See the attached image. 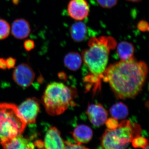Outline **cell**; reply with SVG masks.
Instances as JSON below:
<instances>
[{"mask_svg": "<svg viewBox=\"0 0 149 149\" xmlns=\"http://www.w3.org/2000/svg\"><path fill=\"white\" fill-rule=\"evenodd\" d=\"M87 113L90 121L96 127L103 125L107 119V112L100 104L90 105Z\"/></svg>", "mask_w": 149, "mask_h": 149, "instance_id": "9", "label": "cell"}, {"mask_svg": "<svg viewBox=\"0 0 149 149\" xmlns=\"http://www.w3.org/2000/svg\"><path fill=\"white\" fill-rule=\"evenodd\" d=\"M7 68L6 60L3 58H0V68L5 69Z\"/></svg>", "mask_w": 149, "mask_h": 149, "instance_id": "26", "label": "cell"}, {"mask_svg": "<svg viewBox=\"0 0 149 149\" xmlns=\"http://www.w3.org/2000/svg\"><path fill=\"white\" fill-rule=\"evenodd\" d=\"M75 90L61 83L53 82L47 86L42 99L46 111L51 116L64 113L72 103Z\"/></svg>", "mask_w": 149, "mask_h": 149, "instance_id": "3", "label": "cell"}, {"mask_svg": "<svg viewBox=\"0 0 149 149\" xmlns=\"http://www.w3.org/2000/svg\"><path fill=\"white\" fill-rule=\"evenodd\" d=\"M45 149H64V143L59 130L50 127L46 132L44 142Z\"/></svg>", "mask_w": 149, "mask_h": 149, "instance_id": "10", "label": "cell"}, {"mask_svg": "<svg viewBox=\"0 0 149 149\" xmlns=\"http://www.w3.org/2000/svg\"><path fill=\"white\" fill-rule=\"evenodd\" d=\"M64 149H89L78 144L72 143L69 141H65Z\"/></svg>", "mask_w": 149, "mask_h": 149, "instance_id": "21", "label": "cell"}, {"mask_svg": "<svg viewBox=\"0 0 149 149\" xmlns=\"http://www.w3.org/2000/svg\"><path fill=\"white\" fill-rule=\"evenodd\" d=\"M24 49L27 51H30L34 49L35 47L34 41L31 40H27L24 41Z\"/></svg>", "mask_w": 149, "mask_h": 149, "instance_id": "24", "label": "cell"}, {"mask_svg": "<svg viewBox=\"0 0 149 149\" xmlns=\"http://www.w3.org/2000/svg\"><path fill=\"white\" fill-rule=\"evenodd\" d=\"M141 132L139 124L123 120L114 129L106 130L101 139L102 147L104 149H125Z\"/></svg>", "mask_w": 149, "mask_h": 149, "instance_id": "4", "label": "cell"}, {"mask_svg": "<svg viewBox=\"0 0 149 149\" xmlns=\"http://www.w3.org/2000/svg\"><path fill=\"white\" fill-rule=\"evenodd\" d=\"M6 63L7 67L8 69L12 68L14 66L15 64L16 60L13 58L10 57L6 60Z\"/></svg>", "mask_w": 149, "mask_h": 149, "instance_id": "25", "label": "cell"}, {"mask_svg": "<svg viewBox=\"0 0 149 149\" xmlns=\"http://www.w3.org/2000/svg\"><path fill=\"white\" fill-rule=\"evenodd\" d=\"M1 143L3 149H35L34 142L21 135Z\"/></svg>", "mask_w": 149, "mask_h": 149, "instance_id": "11", "label": "cell"}, {"mask_svg": "<svg viewBox=\"0 0 149 149\" xmlns=\"http://www.w3.org/2000/svg\"><path fill=\"white\" fill-rule=\"evenodd\" d=\"M10 30V27L8 22L4 19H0V40L7 38Z\"/></svg>", "mask_w": 149, "mask_h": 149, "instance_id": "18", "label": "cell"}, {"mask_svg": "<svg viewBox=\"0 0 149 149\" xmlns=\"http://www.w3.org/2000/svg\"><path fill=\"white\" fill-rule=\"evenodd\" d=\"M99 5L104 8L110 9L117 4L118 0H97Z\"/></svg>", "mask_w": 149, "mask_h": 149, "instance_id": "20", "label": "cell"}, {"mask_svg": "<svg viewBox=\"0 0 149 149\" xmlns=\"http://www.w3.org/2000/svg\"><path fill=\"white\" fill-rule=\"evenodd\" d=\"M82 63V57L79 53L72 52L67 54L64 58V63L68 69L72 70H77Z\"/></svg>", "mask_w": 149, "mask_h": 149, "instance_id": "15", "label": "cell"}, {"mask_svg": "<svg viewBox=\"0 0 149 149\" xmlns=\"http://www.w3.org/2000/svg\"><path fill=\"white\" fill-rule=\"evenodd\" d=\"M18 108L27 124L35 123L40 111V104L37 99L30 98L27 99Z\"/></svg>", "mask_w": 149, "mask_h": 149, "instance_id": "6", "label": "cell"}, {"mask_svg": "<svg viewBox=\"0 0 149 149\" xmlns=\"http://www.w3.org/2000/svg\"><path fill=\"white\" fill-rule=\"evenodd\" d=\"M12 1L13 3V4L17 5L19 3L20 0H12Z\"/></svg>", "mask_w": 149, "mask_h": 149, "instance_id": "27", "label": "cell"}, {"mask_svg": "<svg viewBox=\"0 0 149 149\" xmlns=\"http://www.w3.org/2000/svg\"><path fill=\"white\" fill-rule=\"evenodd\" d=\"M115 40L110 36L91 37L88 49L82 52V58L91 74L86 81L99 83L107 68L111 50L116 46Z\"/></svg>", "mask_w": 149, "mask_h": 149, "instance_id": "2", "label": "cell"}, {"mask_svg": "<svg viewBox=\"0 0 149 149\" xmlns=\"http://www.w3.org/2000/svg\"><path fill=\"white\" fill-rule=\"evenodd\" d=\"M132 143L133 147L135 148L144 149L148 145V140L146 138L140 136L133 139Z\"/></svg>", "mask_w": 149, "mask_h": 149, "instance_id": "19", "label": "cell"}, {"mask_svg": "<svg viewBox=\"0 0 149 149\" xmlns=\"http://www.w3.org/2000/svg\"><path fill=\"white\" fill-rule=\"evenodd\" d=\"M26 123L14 104L0 103V140L4 142L21 135Z\"/></svg>", "mask_w": 149, "mask_h": 149, "instance_id": "5", "label": "cell"}, {"mask_svg": "<svg viewBox=\"0 0 149 149\" xmlns=\"http://www.w3.org/2000/svg\"><path fill=\"white\" fill-rule=\"evenodd\" d=\"M72 135L74 141L77 144L81 145L87 143L93 138V130L87 125H78L73 130Z\"/></svg>", "mask_w": 149, "mask_h": 149, "instance_id": "13", "label": "cell"}, {"mask_svg": "<svg viewBox=\"0 0 149 149\" xmlns=\"http://www.w3.org/2000/svg\"><path fill=\"white\" fill-rule=\"evenodd\" d=\"M148 68L146 63L134 57L111 65L106 69L102 79L108 82L116 97L133 98L142 90Z\"/></svg>", "mask_w": 149, "mask_h": 149, "instance_id": "1", "label": "cell"}, {"mask_svg": "<svg viewBox=\"0 0 149 149\" xmlns=\"http://www.w3.org/2000/svg\"><path fill=\"white\" fill-rule=\"evenodd\" d=\"M11 33L14 37L23 40L28 37L31 32L29 22L24 19H17L12 24Z\"/></svg>", "mask_w": 149, "mask_h": 149, "instance_id": "12", "label": "cell"}, {"mask_svg": "<svg viewBox=\"0 0 149 149\" xmlns=\"http://www.w3.org/2000/svg\"><path fill=\"white\" fill-rule=\"evenodd\" d=\"M70 35L72 40L77 42H81L86 39L88 29L86 24L82 21H77L71 25Z\"/></svg>", "mask_w": 149, "mask_h": 149, "instance_id": "14", "label": "cell"}, {"mask_svg": "<svg viewBox=\"0 0 149 149\" xmlns=\"http://www.w3.org/2000/svg\"><path fill=\"white\" fill-rule=\"evenodd\" d=\"M110 113L112 117L117 120L123 119L128 116V109L124 104L118 102L111 108Z\"/></svg>", "mask_w": 149, "mask_h": 149, "instance_id": "17", "label": "cell"}, {"mask_svg": "<svg viewBox=\"0 0 149 149\" xmlns=\"http://www.w3.org/2000/svg\"><path fill=\"white\" fill-rule=\"evenodd\" d=\"M126 1H128L131 2L137 3L141 1L142 0H126Z\"/></svg>", "mask_w": 149, "mask_h": 149, "instance_id": "28", "label": "cell"}, {"mask_svg": "<svg viewBox=\"0 0 149 149\" xmlns=\"http://www.w3.org/2000/svg\"><path fill=\"white\" fill-rule=\"evenodd\" d=\"M105 123L107 129H113L117 127L119 123L117 119L112 117L107 119Z\"/></svg>", "mask_w": 149, "mask_h": 149, "instance_id": "22", "label": "cell"}, {"mask_svg": "<svg viewBox=\"0 0 149 149\" xmlns=\"http://www.w3.org/2000/svg\"><path fill=\"white\" fill-rule=\"evenodd\" d=\"M137 28L141 32H148L149 29L148 23L145 20H141L137 24Z\"/></svg>", "mask_w": 149, "mask_h": 149, "instance_id": "23", "label": "cell"}, {"mask_svg": "<svg viewBox=\"0 0 149 149\" xmlns=\"http://www.w3.org/2000/svg\"><path fill=\"white\" fill-rule=\"evenodd\" d=\"M13 80L20 87L27 88L33 83L35 78V72L28 65L22 63L15 69Z\"/></svg>", "mask_w": 149, "mask_h": 149, "instance_id": "8", "label": "cell"}, {"mask_svg": "<svg viewBox=\"0 0 149 149\" xmlns=\"http://www.w3.org/2000/svg\"><path fill=\"white\" fill-rule=\"evenodd\" d=\"M90 6L86 0H70L67 7L68 13L77 21H82L90 13Z\"/></svg>", "mask_w": 149, "mask_h": 149, "instance_id": "7", "label": "cell"}, {"mask_svg": "<svg viewBox=\"0 0 149 149\" xmlns=\"http://www.w3.org/2000/svg\"><path fill=\"white\" fill-rule=\"evenodd\" d=\"M134 52V46L131 43L123 41L117 45V54L121 60H126L132 58Z\"/></svg>", "mask_w": 149, "mask_h": 149, "instance_id": "16", "label": "cell"}, {"mask_svg": "<svg viewBox=\"0 0 149 149\" xmlns=\"http://www.w3.org/2000/svg\"><path fill=\"white\" fill-rule=\"evenodd\" d=\"M144 149H149V146L148 145V146L146 147L145 148H144Z\"/></svg>", "mask_w": 149, "mask_h": 149, "instance_id": "29", "label": "cell"}]
</instances>
